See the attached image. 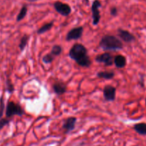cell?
<instances>
[{
  "mask_svg": "<svg viewBox=\"0 0 146 146\" xmlns=\"http://www.w3.org/2000/svg\"><path fill=\"white\" fill-rule=\"evenodd\" d=\"M68 56L75 61L78 66L84 68H88L91 65V59L88 54L86 47L79 43H76L70 49Z\"/></svg>",
  "mask_w": 146,
  "mask_h": 146,
  "instance_id": "cell-1",
  "label": "cell"
},
{
  "mask_svg": "<svg viewBox=\"0 0 146 146\" xmlns=\"http://www.w3.org/2000/svg\"><path fill=\"white\" fill-rule=\"evenodd\" d=\"M10 122V118H0V131L4 127L8 125Z\"/></svg>",
  "mask_w": 146,
  "mask_h": 146,
  "instance_id": "cell-21",
  "label": "cell"
},
{
  "mask_svg": "<svg viewBox=\"0 0 146 146\" xmlns=\"http://www.w3.org/2000/svg\"><path fill=\"white\" fill-rule=\"evenodd\" d=\"M115 76V73L113 71H101L98 72L97 77L106 80H111Z\"/></svg>",
  "mask_w": 146,
  "mask_h": 146,
  "instance_id": "cell-13",
  "label": "cell"
},
{
  "mask_svg": "<svg viewBox=\"0 0 146 146\" xmlns=\"http://www.w3.org/2000/svg\"><path fill=\"white\" fill-rule=\"evenodd\" d=\"M133 129L137 133L141 135H146V123H139L133 125Z\"/></svg>",
  "mask_w": 146,
  "mask_h": 146,
  "instance_id": "cell-14",
  "label": "cell"
},
{
  "mask_svg": "<svg viewBox=\"0 0 146 146\" xmlns=\"http://www.w3.org/2000/svg\"><path fill=\"white\" fill-rule=\"evenodd\" d=\"M6 118H11L14 115L22 116L24 114V111L22 107L19 104L14 101H9L6 107Z\"/></svg>",
  "mask_w": 146,
  "mask_h": 146,
  "instance_id": "cell-3",
  "label": "cell"
},
{
  "mask_svg": "<svg viewBox=\"0 0 146 146\" xmlns=\"http://www.w3.org/2000/svg\"><path fill=\"white\" fill-rule=\"evenodd\" d=\"M77 118L76 117L71 116L68 117L63 121L62 129L64 133L68 134L75 129L76 124Z\"/></svg>",
  "mask_w": 146,
  "mask_h": 146,
  "instance_id": "cell-6",
  "label": "cell"
},
{
  "mask_svg": "<svg viewBox=\"0 0 146 146\" xmlns=\"http://www.w3.org/2000/svg\"><path fill=\"white\" fill-rule=\"evenodd\" d=\"M29 1H31V2H34V1H37V0H28Z\"/></svg>",
  "mask_w": 146,
  "mask_h": 146,
  "instance_id": "cell-24",
  "label": "cell"
},
{
  "mask_svg": "<svg viewBox=\"0 0 146 146\" xmlns=\"http://www.w3.org/2000/svg\"><path fill=\"white\" fill-rule=\"evenodd\" d=\"M118 36L121 40L126 43H131L135 41V36L128 30L118 29Z\"/></svg>",
  "mask_w": 146,
  "mask_h": 146,
  "instance_id": "cell-10",
  "label": "cell"
},
{
  "mask_svg": "<svg viewBox=\"0 0 146 146\" xmlns=\"http://www.w3.org/2000/svg\"><path fill=\"white\" fill-rule=\"evenodd\" d=\"M95 60L97 62L104 64V65L107 66H111L114 63L113 57L108 52H105L101 54H98L95 58Z\"/></svg>",
  "mask_w": 146,
  "mask_h": 146,
  "instance_id": "cell-7",
  "label": "cell"
},
{
  "mask_svg": "<svg viewBox=\"0 0 146 146\" xmlns=\"http://www.w3.org/2000/svg\"><path fill=\"white\" fill-rule=\"evenodd\" d=\"M145 106H146V98H145Z\"/></svg>",
  "mask_w": 146,
  "mask_h": 146,
  "instance_id": "cell-25",
  "label": "cell"
},
{
  "mask_svg": "<svg viewBox=\"0 0 146 146\" xmlns=\"http://www.w3.org/2000/svg\"><path fill=\"white\" fill-rule=\"evenodd\" d=\"M6 85H7V91H8V93L12 94L14 91V87L9 78H7L6 81Z\"/></svg>",
  "mask_w": 146,
  "mask_h": 146,
  "instance_id": "cell-20",
  "label": "cell"
},
{
  "mask_svg": "<svg viewBox=\"0 0 146 146\" xmlns=\"http://www.w3.org/2000/svg\"><path fill=\"white\" fill-rule=\"evenodd\" d=\"M54 7L56 12L64 17H68L71 13V7L70 5L61 1H55L54 3Z\"/></svg>",
  "mask_w": 146,
  "mask_h": 146,
  "instance_id": "cell-5",
  "label": "cell"
},
{
  "mask_svg": "<svg viewBox=\"0 0 146 146\" xmlns=\"http://www.w3.org/2000/svg\"><path fill=\"white\" fill-rule=\"evenodd\" d=\"M53 90L56 95L61 96L67 91V86L62 81H56L52 86Z\"/></svg>",
  "mask_w": 146,
  "mask_h": 146,
  "instance_id": "cell-11",
  "label": "cell"
},
{
  "mask_svg": "<svg viewBox=\"0 0 146 146\" xmlns=\"http://www.w3.org/2000/svg\"><path fill=\"white\" fill-rule=\"evenodd\" d=\"M54 22L52 21H51V22H48V23H46V24H44L42 27H40V28L37 30V34H44V33L48 31L49 30L51 29V28H52L53 26H54Z\"/></svg>",
  "mask_w": 146,
  "mask_h": 146,
  "instance_id": "cell-15",
  "label": "cell"
},
{
  "mask_svg": "<svg viewBox=\"0 0 146 146\" xmlns=\"http://www.w3.org/2000/svg\"><path fill=\"white\" fill-rule=\"evenodd\" d=\"M104 99L106 101H114L116 96V88L111 85H106L103 90Z\"/></svg>",
  "mask_w": 146,
  "mask_h": 146,
  "instance_id": "cell-9",
  "label": "cell"
},
{
  "mask_svg": "<svg viewBox=\"0 0 146 146\" xmlns=\"http://www.w3.org/2000/svg\"><path fill=\"white\" fill-rule=\"evenodd\" d=\"M118 10L116 7H112L111 9V16L113 17H115V16L118 15Z\"/></svg>",
  "mask_w": 146,
  "mask_h": 146,
  "instance_id": "cell-23",
  "label": "cell"
},
{
  "mask_svg": "<svg viewBox=\"0 0 146 146\" xmlns=\"http://www.w3.org/2000/svg\"><path fill=\"white\" fill-rule=\"evenodd\" d=\"M86 2H88V0H86Z\"/></svg>",
  "mask_w": 146,
  "mask_h": 146,
  "instance_id": "cell-26",
  "label": "cell"
},
{
  "mask_svg": "<svg viewBox=\"0 0 146 146\" xmlns=\"http://www.w3.org/2000/svg\"><path fill=\"white\" fill-rule=\"evenodd\" d=\"M102 7L101 1L99 0H94L91 5V12H92L93 24L95 26L98 25L101 20V14L99 9Z\"/></svg>",
  "mask_w": 146,
  "mask_h": 146,
  "instance_id": "cell-4",
  "label": "cell"
},
{
  "mask_svg": "<svg viewBox=\"0 0 146 146\" xmlns=\"http://www.w3.org/2000/svg\"><path fill=\"white\" fill-rule=\"evenodd\" d=\"M55 57L51 52L48 53V54H46L45 56H44L42 58V61L46 64H51L54 61V60L55 59Z\"/></svg>",
  "mask_w": 146,
  "mask_h": 146,
  "instance_id": "cell-18",
  "label": "cell"
},
{
  "mask_svg": "<svg viewBox=\"0 0 146 146\" xmlns=\"http://www.w3.org/2000/svg\"><path fill=\"white\" fill-rule=\"evenodd\" d=\"M99 46L106 51H117L123 49V44L121 39L115 36L106 34L100 40Z\"/></svg>",
  "mask_w": 146,
  "mask_h": 146,
  "instance_id": "cell-2",
  "label": "cell"
},
{
  "mask_svg": "<svg viewBox=\"0 0 146 146\" xmlns=\"http://www.w3.org/2000/svg\"><path fill=\"white\" fill-rule=\"evenodd\" d=\"M114 64L118 68H125L127 64L126 58L121 54L115 56L114 57Z\"/></svg>",
  "mask_w": 146,
  "mask_h": 146,
  "instance_id": "cell-12",
  "label": "cell"
},
{
  "mask_svg": "<svg viewBox=\"0 0 146 146\" xmlns=\"http://www.w3.org/2000/svg\"><path fill=\"white\" fill-rule=\"evenodd\" d=\"M83 33H84V27H77L71 29L67 33L66 36V39L68 41H72V40H78L81 38Z\"/></svg>",
  "mask_w": 146,
  "mask_h": 146,
  "instance_id": "cell-8",
  "label": "cell"
},
{
  "mask_svg": "<svg viewBox=\"0 0 146 146\" xmlns=\"http://www.w3.org/2000/svg\"><path fill=\"white\" fill-rule=\"evenodd\" d=\"M4 96H1V98H0V118H2L3 114H4Z\"/></svg>",
  "mask_w": 146,
  "mask_h": 146,
  "instance_id": "cell-22",
  "label": "cell"
},
{
  "mask_svg": "<svg viewBox=\"0 0 146 146\" xmlns=\"http://www.w3.org/2000/svg\"><path fill=\"white\" fill-rule=\"evenodd\" d=\"M27 11H28V9H27V7L26 5H24L22 7H21V9H20L18 15H17V21H21L22 19H24V18H25V17L27 16Z\"/></svg>",
  "mask_w": 146,
  "mask_h": 146,
  "instance_id": "cell-17",
  "label": "cell"
},
{
  "mask_svg": "<svg viewBox=\"0 0 146 146\" xmlns=\"http://www.w3.org/2000/svg\"><path fill=\"white\" fill-rule=\"evenodd\" d=\"M29 39V36L27 35V34H25V35H24L21 37V39H20L19 44V48L20 51H24V48L27 46V44H28Z\"/></svg>",
  "mask_w": 146,
  "mask_h": 146,
  "instance_id": "cell-16",
  "label": "cell"
},
{
  "mask_svg": "<svg viewBox=\"0 0 146 146\" xmlns=\"http://www.w3.org/2000/svg\"><path fill=\"white\" fill-rule=\"evenodd\" d=\"M62 50L63 48L61 46L56 44V45L53 46L51 50V53L54 56H59L62 53Z\"/></svg>",
  "mask_w": 146,
  "mask_h": 146,
  "instance_id": "cell-19",
  "label": "cell"
}]
</instances>
